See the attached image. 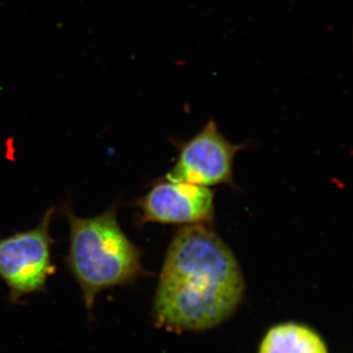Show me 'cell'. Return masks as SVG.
Instances as JSON below:
<instances>
[{
	"mask_svg": "<svg viewBox=\"0 0 353 353\" xmlns=\"http://www.w3.org/2000/svg\"><path fill=\"white\" fill-rule=\"evenodd\" d=\"M57 208L51 206L38 226L0 239V279L9 290V301L43 292L54 275L50 224Z\"/></svg>",
	"mask_w": 353,
	"mask_h": 353,
	"instance_id": "obj_3",
	"label": "cell"
},
{
	"mask_svg": "<svg viewBox=\"0 0 353 353\" xmlns=\"http://www.w3.org/2000/svg\"><path fill=\"white\" fill-rule=\"evenodd\" d=\"M69 223L67 269L82 292L88 315H92L101 292L134 283L145 275L141 250L123 232L117 205L101 214L83 218L69 204L62 208Z\"/></svg>",
	"mask_w": 353,
	"mask_h": 353,
	"instance_id": "obj_2",
	"label": "cell"
},
{
	"mask_svg": "<svg viewBox=\"0 0 353 353\" xmlns=\"http://www.w3.org/2000/svg\"><path fill=\"white\" fill-rule=\"evenodd\" d=\"M259 353H328L326 345L308 327L287 323L269 330Z\"/></svg>",
	"mask_w": 353,
	"mask_h": 353,
	"instance_id": "obj_6",
	"label": "cell"
},
{
	"mask_svg": "<svg viewBox=\"0 0 353 353\" xmlns=\"http://www.w3.org/2000/svg\"><path fill=\"white\" fill-rule=\"evenodd\" d=\"M245 281L234 253L206 225L180 230L158 281L153 314L158 325L206 331L226 321L243 301Z\"/></svg>",
	"mask_w": 353,
	"mask_h": 353,
	"instance_id": "obj_1",
	"label": "cell"
},
{
	"mask_svg": "<svg viewBox=\"0 0 353 353\" xmlns=\"http://www.w3.org/2000/svg\"><path fill=\"white\" fill-rule=\"evenodd\" d=\"M243 148L228 141L209 120L194 138L179 145L178 159L165 178L208 188L234 185V157Z\"/></svg>",
	"mask_w": 353,
	"mask_h": 353,
	"instance_id": "obj_4",
	"label": "cell"
},
{
	"mask_svg": "<svg viewBox=\"0 0 353 353\" xmlns=\"http://www.w3.org/2000/svg\"><path fill=\"white\" fill-rule=\"evenodd\" d=\"M139 225H211L214 221V194L208 187L164 178L136 203Z\"/></svg>",
	"mask_w": 353,
	"mask_h": 353,
	"instance_id": "obj_5",
	"label": "cell"
}]
</instances>
